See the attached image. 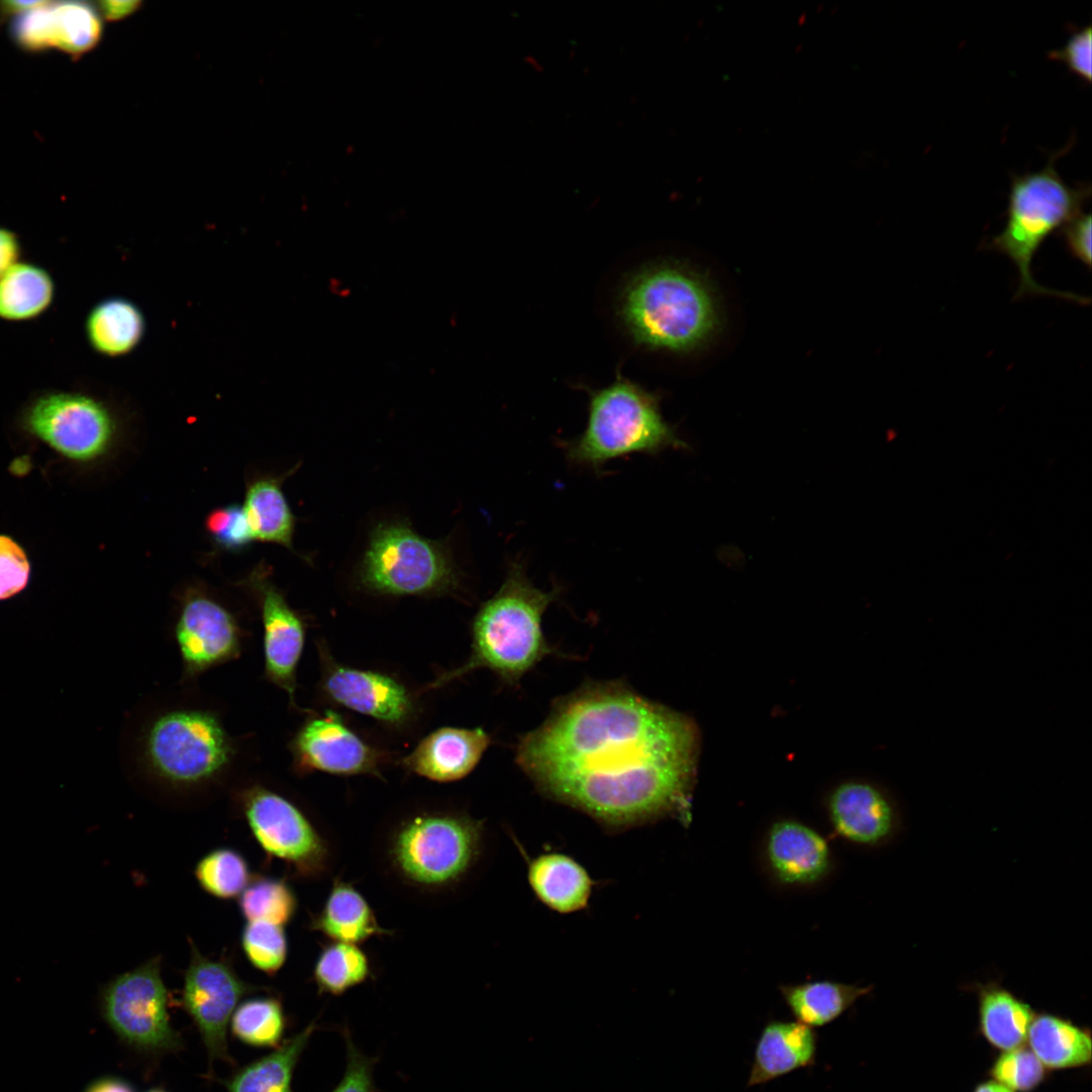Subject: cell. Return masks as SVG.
Segmentation results:
<instances>
[{"instance_id":"obj_9","label":"cell","mask_w":1092,"mask_h":1092,"mask_svg":"<svg viewBox=\"0 0 1092 1092\" xmlns=\"http://www.w3.org/2000/svg\"><path fill=\"white\" fill-rule=\"evenodd\" d=\"M481 832V825L467 817L419 816L398 830L392 857L407 879L427 886L444 885L460 878L474 862Z\"/></svg>"},{"instance_id":"obj_23","label":"cell","mask_w":1092,"mask_h":1092,"mask_svg":"<svg viewBox=\"0 0 1092 1092\" xmlns=\"http://www.w3.org/2000/svg\"><path fill=\"white\" fill-rule=\"evenodd\" d=\"M872 990L873 986L831 980L779 986L780 994L796 1021L812 1028L835 1021Z\"/></svg>"},{"instance_id":"obj_21","label":"cell","mask_w":1092,"mask_h":1092,"mask_svg":"<svg viewBox=\"0 0 1092 1092\" xmlns=\"http://www.w3.org/2000/svg\"><path fill=\"white\" fill-rule=\"evenodd\" d=\"M527 879L535 897L560 914L583 910L596 885L576 859L555 851L532 858L528 863Z\"/></svg>"},{"instance_id":"obj_25","label":"cell","mask_w":1092,"mask_h":1092,"mask_svg":"<svg viewBox=\"0 0 1092 1092\" xmlns=\"http://www.w3.org/2000/svg\"><path fill=\"white\" fill-rule=\"evenodd\" d=\"M285 476H261L247 485L243 510L253 540L281 545L295 552V517L282 490Z\"/></svg>"},{"instance_id":"obj_38","label":"cell","mask_w":1092,"mask_h":1092,"mask_svg":"<svg viewBox=\"0 0 1092 1092\" xmlns=\"http://www.w3.org/2000/svg\"><path fill=\"white\" fill-rule=\"evenodd\" d=\"M28 576L29 562L23 549L9 537L0 535V600L21 592Z\"/></svg>"},{"instance_id":"obj_36","label":"cell","mask_w":1092,"mask_h":1092,"mask_svg":"<svg viewBox=\"0 0 1092 1092\" xmlns=\"http://www.w3.org/2000/svg\"><path fill=\"white\" fill-rule=\"evenodd\" d=\"M992 1080L1013 1092H1031L1045 1079L1048 1070L1027 1045L1001 1052L990 1071Z\"/></svg>"},{"instance_id":"obj_17","label":"cell","mask_w":1092,"mask_h":1092,"mask_svg":"<svg viewBox=\"0 0 1092 1092\" xmlns=\"http://www.w3.org/2000/svg\"><path fill=\"white\" fill-rule=\"evenodd\" d=\"M763 856L771 877L781 885L812 886L832 868L830 846L823 835L796 820L784 819L768 828Z\"/></svg>"},{"instance_id":"obj_33","label":"cell","mask_w":1092,"mask_h":1092,"mask_svg":"<svg viewBox=\"0 0 1092 1092\" xmlns=\"http://www.w3.org/2000/svg\"><path fill=\"white\" fill-rule=\"evenodd\" d=\"M194 876L203 891L222 900L240 897L251 881L246 859L228 847L203 855L196 863Z\"/></svg>"},{"instance_id":"obj_10","label":"cell","mask_w":1092,"mask_h":1092,"mask_svg":"<svg viewBox=\"0 0 1092 1092\" xmlns=\"http://www.w3.org/2000/svg\"><path fill=\"white\" fill-rule=\"evenodd\" d=\"M239 802L255 839L268 856L285 861L301 876L323 872L328 859L326 843L296 806L260 785L244 789Z\"/></svg>"},{"instance_id":"obj_28","label":"cell","mask_w":1092,"mask_h":1092,"mask_svg":"<svg viewBox=\"0 0 1092 1092\" xmlns=\"http://www.w3.org/2000/svg\"><path fill=\"white\" fill-rule=\"evenodd\" d=\"M86 331L91 346L107 356L131 351L145 332L141 310L130 301L110 298L98 303L89 313Z\"/></svg>"},{"instance_id":"obj_22","label":"cell","mask_w":1092,"mask_h":1092,"mask_svg":"<svg viewBox=\"0 0 1092 1092\" xmlns=\"http://www.w3.org/2000/svg\"><path fill=\"white\" fill-rule=\"evenodd\" d=\"M975 988L980 1032L985 1039L1001 1052L1024 1045L1036 1014L1031 1006L996 982Z\"/></svg>"},{"instance_id":"obj_40","label":"cell","mask_w":1092,"mask_h":1092,"mask_svg":"<svg viewBox=\"0 0 1092 1092\" xmlns=\"http://www.w3.org/2000/svg\"><path fill=\"white\" fill-rule=\"evenodd\" d=\"M347 1046V1067L343 1079L332 1092H375L373 1067L375 1060L363 1055L354 1044L347 1029L344 1031Z\"/></svg>"},{"instance_id":"obj_27","label":"cell","mask_w":1092,"mask_h":1092,"mask_svg":"<svg viewBox=\"0 0 1092 1092\" xmlns=\"http://www.w3.org/2000/svg\"><path fill=\"white\" fill-rule=\"evenodd\" d=\"M315 1027L309 1023L274 1052L238 1070L226 1082L228 1092H292L295 1067Z\"/></svg>"},{"instance_id":"obj_47","label":"cell","mask_w":1092,"mask_h":1092,"mask_svg":"<svg viewBox=\"0 0 1092 1092\" xmlns=\"http://www.w3.org/2000/svg\"><path fill=\"white\" fill-rule=\"evenodd\" d=\"M973 1092H1013V1091H1011L1007 1087L1001 1085L1000 1083H998V1082H996L994 1080H989V1081H985V1082H982V1083L978 1084Z\"/></svg>"},{"instance_id":"obj_35","label":"cell","mask_w":1092,"mask_h":1092,"mask_svg":"<svg viewBox=\"0 0 1092 1092\" xmlns=\"http://www.w3.org/2000/svg\"><path fill=\"white\" fill-rule=\"evenodd\" d=\"M241 943L250 964L267 975H275L286 961L287 938L282 925L248 921Z\"/></svg>"},{"instance_id":"obj_8","label":"cell","mask_w":1092,"mask_h":1092,"mask_svg":"<svg viewBox=\"0 0 1092 1092\" xmlns=\"http://www.w3.org/2000/svg\"><path fill=\"white\" fill-rule=\"evenodd\" d=\"M169 994L160 957L109 981L100 995L104 1020L129 1048L150 1055L177 1052L180 1034L171 1024Z\"/></svg>"},{"instance_id":"obj_44","label":"cell","mask_w":1092,"mask_h":1092,"mask_svg":"<svg viewBox=\"0 0 1092 1092\" xmlns=\"http://www.w3.org/2000/svg\"><path fill=\"white\" fill-rule=\"evenodd\" d=\"M142 5L141 1H101L99 9L108 20H119L129 16Z\"/></svg>"},{"instance_id":"obj_18","label":"cell","mask_w":1092,"mask_h":1092,"mask_svg":"<svg viewBox=\"0 0 1092 1092\" xmlns=\"http://www.w3.org/2000/svg\"><path fill=\"white\" fill-rule=\"evenodd\" d=\"M324 691L340 705L388 724H401L413 713L405 688L380 672L334 664L325 675Z\"/></svg>"},{"instance_id":"obj_15","label":"cell","mask_w":1092,"mask_h":1092,"mask_svg":"<svg viewBox=\"0 0 1092 1092\" xmlns=\"http://www.w3.org/2000/svg\"><path fill=\"white\" fill-rule=\"evenodd\" d=\"M250 584L257 593L261 609L265 677L283 690L290 705L297 708L296 671L304 646V622L265 573L260 570L253 573Z\"/></svg>"},{"instance_id":"obj_26","label":"cell","mask_w":1092,"mask_h":1092,"mask_svg":"<svg viewBox=\"0 0 1092 1092\" xmlns=\"http://www.w3.org/2000/svg\"><path fill=\"white\" fill-rule=\"evenodd\" d=\"M335 941L357 944L373 935L386 934L365 898L350 884L336 881L323 910L311 923Z\"/></svg>"},{"instance_id":"obj_46","label":"cell","mask_w":1092,"mask_h":1092,"mask_svg":"<svg viewBox=\"0 0 1092 1092\" xmlns=\"http://www.w3.org/2000/svg\"><path fill=\"white\" fill-rule=\"evenodd\" d=\"M43 1H3L0 2V12L3 14L19 15L29 9L40 5Z\"/></svg>"},{"instance_id":"obj_42","label":"cell","mask_w":1092,"mask_h":1092,"mask_svg":"<svg viewBox=\"0 0 1092 1092\" xmlns=\"http://www.w3.org/2000/svg\"><path fill=\"white\" fill-rule=\"evenodd\" d=\"M1091 214L1082 211L1062 226L1068 251L1088 268L1091 266Z\"/></svg>"},{"instance_id":"obj_32","label":"cell","mask_w":1092,"mask_h":1092,"mask_svg":"<svg viewBox=\"0 0 1092 1092\" xmlns=\"http://www.w3.org/2000/svg\"><path fill=\"white\" fill-rule=\"evenodd\" d=\"M370 975L366 954L357 944L335 941L320 953L313 979L321 993L342 995Z\"/></svg>"},{"instance_id":"obj_34","label":"cell","mask_w":1092,"mask_h":1092,"mask_svg":"<svg viewBox=\"0 0 1092 1092\" xmlns=\"http://www.w3.org/2000/svg\"><path fill=\"white\" fill-rule=\"evenodd\" d=\"M296 898L282 880L255 877L240 895L239 907L248 921L288 923L296 911Z\"/></svg>"},{"instance_id":"obj_2","label":"cell","mask_w":1092,"mask_h":1092,"mask_svg":"<svg viewBox=\"0 0 1092 1092\" xmlns=\"http://www.w3.org/2000/svg\"><path fill=\"white\" fill-rule=\"evenodd\" d=\"M560 590L533 584L524 565L513 561L497 592L482 604L472 622L471 653L460 667L442 674L437 688L478 668L517 685L546 656L557 652L544 636L542 619Z\"/></svg>"},{"instance_id":"obj_30","label":"cell","mask_w":1092,"mask_h":1092,"mask_svg":"<svg viewBox=\"0 0 1092 1092\" xmlns=\"http://www.w3.org/2000/svg\"><path fill=\"white\" fill-rule=\"evenodd\" d=\"M102 22L96 9L81 1L51 2L50 35L52 48L79 56L96 47L102 35Z\"/></svg>"},{"instance_id":"obj_1","label":"cell","mask_w":1092,"mask_h":1092,"mask_svg":"<svg viewBox=\"0 0 1092 1092\" xmlns=\"http://www.w3.org/2000/svg\"><path fill=\"white\" fill-rule=\"evenodd\" d=\"M698 752L692 719L608 681L559 698L516 761L544 796L620 832L689 821Z\"/></svg>"},{"instance_id":"obj_43","label":"cell","mask_w":1092,"mask_h":1092,"mask_svg":"<svg viewBox=\"0 0 1092 1092\" xmlns=\"http://www.w3.org/2000/svg\"><path fill=\"white\" fill-rule=\"evenodd\" d=\"M19 250L16 236L12 232L0 228V277L16 263Z\"/></svg>"},{"instance_id":"obj_7","label":"cell","mask_w":1092,"mask_h":1092,"mask_svg":"<svg viewBox=\"0 0 1092 1092\" xmlns=\"http://www.w3.org/2000/svg\"><path fill=\"white\" fill-rule=\"evenodd\" d=\"M233 738L209 710L177 709L158 716L144 737V754L155 776L176 787L211 782L231 765Z\"/></svg>"},{"instance_id":"obj_48","label":"cell","mask_w":1092,"mask_h":1092,"mask_svg":"<svg viewBox=\"0 0 1092 1092\" xmlns=\"http://www.w3.org/2000/svg\"><path fill=\"white\" fill-rule=\"evenodd\" d=\"M148 1092H166V1091L163 1090V1089L155 1088V1089H152V1090H150Z\"/></svg>"},{"instance_id":"obj_14","label":"cell","mask_w":1092,"mask_h":1092,"mask_svg":"<svg viewBox=\"0 0 1092 1092\" xmlns=\"http://www.w3.org/2000/svg\"><path fill=\"white\" fill-rule=\"evenodd\" d=\"M290 750L300 771L380 776V753L333 712L307 720L293 736Z\"/></svg>"},{"instance_id":"obj_37","label":"cell","mask_w":1092,"mask_h":1092,"mask_svg":"<svg viewBox=\"0 0 1092 1092\" xmlns=\"http://www.w3.org/2000/svg\"><path fill=\"white\" fill-rule=\"evenodd\" d=\"M205 530L211 541L225 551H242L254 541L243 507L228 505L209 512Z\"/></svg>"},{"instance_id":"obj_4","label":"cell","mask_w":1092,"mask_h":1092,"mask_svg":"<svg viewBox=\"0 0 1092 1092\" xmlns=\"http://www.w3.org/2000/svg\"><path fill=\"white\" fill-rule=\"evenodd\" d=\"M563 446L570 463L593 470L626 455L689 448L664 421L657 397L622 377L590 392L583 433Z\"/></svg>"},{"instance_id":"obj_12","label":"cell","mask_w":1092,"mask_h":1092,"mask_svg":"<svg viewBox=\"0 0 1092 1092\" xmlns=\"http://www.w3.org/2000/svg\"><path fill=\"white\" fill-rule=\"evenodd\" d=\"M257 987L243 981L225 962L211 960L191 946L184 976L182 1004L195 1023L209 1059L231 1061L226 1029L241 999Z\"/></svg>"},{"instance_id":"obj_20","label":"cell","mask_w":1092,"mask_h":1092,"mask_svg":"<svg viewBox=\"0 0 1092 1092\" xmlns=\"http://www.w3.org/2000/svg\"><path fill=\"white\" fill-rule=\"evenodd\" d=\"M818 1035L798 1021L769 1020L755 1044L747 1087L763 1085L815 1064Z\"/></svg>"},{"instance_id":"obj_39","label":"cell","mask_w":1092,"mask_h":1092,"mask_svg":"<svg viewBox=\"0 0 1092 1092\" xmlns=\"http://www.w3.org/2000/svg\"><path fill=\"white\" fill-rule=\"evenodd\" d=\"M50 4L43 1L14 20L12 34L16 42L29 51H41L52 48L50 37Z\"/></svg>"},{"instance_id":"obj_13","label":"cell","mask_w":1092,"mask_h":1092,"mask_svg":"<svg viewBox=\"0 0 1092 1092\" xmlns=\"http://www.w3.org/2000/svg\"><path fill=\"white\" fill-rule=\"evenodd\" d=\"M174 636L186 679L236 659L242 651L243 629L238 620L202 590L185 593Z\"/></svg>"},{"instance_id":"obj_41","label":"cell","mask_w":1092,"mask_h":1092,"mask_svg":"<svg viewBox=\"0 0 1092 1092\" xmlns=\"http://www.w3.org/2000/svg\"><path fill=\"white\" fill-rule=\"evenodd\" d=\"M1091 35L1090 25L1076 30L1063 48L1050 52L1049 58L1064 63L1071 73L1090 83Z\"/></svg>"},{"instance_id":"obj_3","label":"cell","mask_w":1092,"mask_h":1092,"mask_svg":"<svg viewBox=\"0 0 1092 1092\" xmlns=\"http://www.w3.org/2000/svg\"><path fill=\"white\" fill-rule=\"evenodd\" d=\"M620 312L637 344L673 352L702 345L718 324L708 284L694 271L671 263L635 274L623 290Z\"/></svg>"},{"instance_id":"obj_24","label":"cell","mask_w":1092,"mask_h":1092,"mask_svg":"<svg viewBox=\"0 0 1092 1092\" xmlns=\"http://www.w3.org/2000/svg\"><path fill=\"white\" fill-rule=\"evenodd\" d=\"M1026 1042L1046 1070L1074 1069L1091 1064L1090 1031L1054 1014H1035Z\"/></svg>"},{"instance_id":"obj_45","label":"cell","mask_w":1092,"mask_h":1092,"mask_svg":"<svg viewBox=\"0 0 1092 1092\" xmlns=\"http://www.w3.org/2000/svg\"><path fill=\"white\" fill-rule=\"evenodd\" d=\"M84 1092H134L131 1086L122 1079L104 1077L92 1082Z\"/></svg>"},{"instance_id":"obj_16","label":"cell","mask_w":1092,"mask_h":1092,"mask_svg":"<svg viewBox=\"0 0 1092 1092\" xmlns=\"http://www.w3.org/2000/svg\"><path fill=\"white\" fill-rule=\"evenodd\" d=\"M827 812L835 833L860 846L888 844L901 829L895 801L868 782L850 781L836 787L829 795Z\"/></svg>"},{"instance_id":"obj_29","label":"cell","mask_w":1092,"mask_h":1092,"mask_svg":"<svg viewBox=\"0 0 1092 1092\" xmlns=\"http://www.w3.org/2000/svg\"><path fill=\"white\" fill-rule=\"evenodd\" d=\"M54 296V284L42 268L15 263L0 277V317L32 318L43 312Z\"/></svg>"},{"instance_id":"obj_31","label":"cell","mask_w":1092,"mask_h":1092,"mask_svg":"<svg viewBox=\"0 0 1092 1092\" xmlns=\"http://www.w3.org/2000/svg\"><path fill=\"white\" fill-rule=\"evenodd\" d=\"M231 1028L246 1044L258 1048L279 1046L286 1029L282 1003L275 997H254L237 1006Z\"/></svg>"},{"instance_id":"obj_6","label":"cell","mask_w":1092,"mask_h":1092,"mask_svg":"<svg viewBox=\"0 0 1092 1092\" xmlns=\"http://www.w3.org/2000/svg\"><path fill=\"white\" fill-rule=\"evenodd\" d=\"M358 579L364 588L388 596H436L460 584L446 546L419 535L404 522L374 527Z\"/></svg>"},{"instance_id":"obj_11","label":"cell","mask_w":1092,"mask_h":1092,"mask_svg":"<svg viewBox=\"0 0 1092 1092\" xmlns=\"http://www.w3.org/2000/svg\"><path fill=\"white\" fill-rule=\"evenodd\" d=\"M28 429L59 453L78 461L101 457L110 448L115 423L98 400L58 392L38 398L26 417Z\"/></svg>"},{"instance_id":"obj_19","label":"cell","mask_w":1092,"mask_h":1092,"mask_svg":"<svg viewBox=\"0 0 1092 1092\" xmlns=\"http://www.w3.org/2000/svg\"><path fill=\"white\" fill-rule=\"evenodd\" d=\"M490 744L481 728L444 727L426 736L403 759L413 772L436 782H452L470 774Z\"/></svg>"},{"instance_id":"obj_5","label":"cell","mask_w":1092,"mask_h":1092,"mask_svg":"<svg viewBox=\"0 0 1092 1092\" xmlns=\"http://www.w3.org/2000/svg\"><path fill=\"white\" fill-rule=\"evenodd\" d=\"M1059 153L1046 166L1036 172L1013 176L1007 207L1006 224L993 238L989 248L1013 261L1019 276L1015 297L1054 295L1085 304L1088 298L1046 288L1037 283L1031 272V261L1049 236L1081 212L1089 198L1090 187H1072L1055 168Z\"/></svg>"}]
</instances>
